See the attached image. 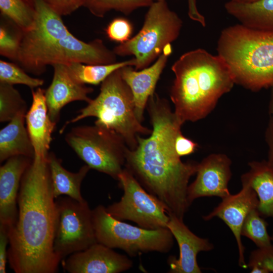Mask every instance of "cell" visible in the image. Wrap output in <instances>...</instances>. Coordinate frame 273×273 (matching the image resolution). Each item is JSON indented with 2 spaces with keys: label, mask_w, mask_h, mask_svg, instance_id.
<instances>
[{
  "label": "cell",
  "mask_w": 273,
  "mask_h": 273,
  "mask_svg": "<svg viewBox=\"0 0 273 273\" xmlns=\"http://www.w3.org/2000/svg\"><path fill=\"white\" fill-rule=\"evenodd\" d=\"M46 90L38 87L32 89V103L25 115V122L35 155L48 157L52 134L56 123L49 115L45 98Z\"/></svg>",
  "instance_id": "19"
},
{
  "label": "cell",
  "mask_w": 273,
  "mask_h": 273,
  "mask_svg": "<svg viewBox=\"0 0 273 273\" xmlns=\"http://www.w3.org/2000/svg\"><path fill=\"white\" fill-rule=\"evenodd\" d=\"M242 182V189L237 194H230L222 199L221 202L208 214L203 216L205 220L217 217L228 226L237 242L239 266L247 268L244 257L245 247L243 244L241 230L247 215L252 209L257 208L258 198L255 191L247 183Z\"/></svg>",
  "instance_id": "13"
},
{
  "label": "cell",
  "mask_w": 273,
  "mask_h": 273,
  "mask_svg": "<svg viewBox=\"0 0 273 273\" xmlns=\"http://www.w3.org/2000/svg\"><path fill=\"white\" fill-rule=\"evenodd\" d=\"M235 2L240 3H245V4H250L256 2L260 0H231Z\"/></svg>",
  "instance_id": "39"
},
{
  "label": "cell",
  "mask_w": 273,
  "mask_h": 273,
  "mask_svg": "<svg viewBox=\"0 0 273 273\" xmlns=\"http://www.w3.org/2000/svg\"><path fill=\"white\" fill-rule=\"evenodd\" d=\"M198 146L197 143L184 136L182 133L179 134L175 140V150L180 157L193 153Z\"/></svg>",
  "instance_id": "34"
},
{
  "label": "cell",
  "mask_w": 273,
  "mask_h": 273,
  "mask_svg": "<svg viewBox=\"0 0 273 273\" xmlns=\"http://www.w3.org/2000/svg\"><path fill=\"white\" fill-rule=\"evenodd\" d=\"M32 160L24 156H13L0 167V225L9 230L16 223L21 180Z\"/></svg>",
  "instance_id": "16"
},
{
  "label": "cell",
  "mask_w": 273,
  "mask_h": 273,
  "mask_svg": "<svg viewBox=\"0 0 273 273\" xmlns=\"http://www.w3.org/2000/svg\"><path fill=\"white\" fill-rule=\"evenodd\" d=\"M136 59H132L106 65L85 64L73 62L66 64L73 78L82 84L97 85L102 83L115 70L126 66H134Z\"/></svg>",
  "instance_id": "24"
},
{
  "label": "cell",
  "mask_w": 273,
  "mask_h": 273,
  "mask_svg": "<svg viewBox=\"0 0 273 273\" xmlns=\"http://www.w3.org/2000/svg\"><path fill=\"white\" fill-rule=\"evenodd\" d=\"M53 248L61 261L97 243L92 210L85 201L67 196L56 199Z\"/></svg>",
  "instance_id": "10"
},
{
  "label": "cell",
  "mask_w": 273,
  "mask_h": 273,
  "mask_svg": "<svg viewBox=\"0 0 273 273\" xmlns=\"http://www.w3.org/2000/svg\"><path fill=\"white\" fill-rule=\"evenodd\" d=\"M0 11L3 18L23 32L29 30L34 25L36 9L33 0H0Z\"/></svg>",
  "instance_id": "25"
},
{
  "label": "cell",
  "mask_w": 273,
  "mask_h": 273,
  "mask_svg": "<svg viewBox=\"0 0 273 273\" xmlns=\"http://www.w3.org/2000/svg\"><path fill=\"white\" fill-rule=\"evenodd\" d=\"M231 159L223 154H212L198 163L197 176L189 185L187 199L190 204L196 199L216 196L223 199L231 193L228 184L232 172Z\"/></svg>",
  "instance_id": "12"
},
{
  "label": "cell",
  "mask_w": 273,
  "mask_h": 273,
  "mask_svg": "<svg viewBox=\"0 0 273 273\" xmlns=\"http://www.w3.org/2000/svg\"><path fill=\"white\" fill-rule=\"evenodd\" d=\"M27 112L25 101L13 85L0 82V121H10L18 113Z\"/></svg>",
  "instance_id": "28"
},
{
  "label": "cell",
  "mask_w": 273,
  "mask_h": 273,
  "mask_svg": "<svg viewBox=\"0 0 273 273\" xmlns=\"http://www.w3.org/2000/svg\"><path fill=\"white\" fill-rule=\"evenodd\" d=\"M270 238H271V241L273 242V232L271 235L270 236Z\"/></svg>",
  "instance_id": "41"
},
{
  "label": "cell",
  "mask_w": 273,
  "mask_h": 273,
  "mask_svg": "<svg viewBox=\"0 0 273 273\" xmlns=\"http://www.w3.org/2000/svg\"><path fill=\"white\" fill-rule=\"evenodd\" d=\"M65 259L62 266L69 273H119L133 264L126 256L98 242Z\"/></svg>",
  "instance_id": "14"
},
{
  "label": "cell",
  "mask_w": 273,
  "mask_h": 273,
  "mask_svg": "<svg viewBox=\"0 0 273 273\" xmlns=\"http://www.w3.org/2000/svg\"><path fill=\"white\" fill-rule=\"evenodd\" d=\"M175 78L170 97L183 124L206 117L235 84L224 61L202 49L183 54L172 65Z\"/></svg>",
  "instance_id": "4"
},
{
  "label": "cell",
  "mask_w": 273,
  "mask_h": 273,
  "mask_svg": "<svg viewBox=\"0 0 273 273\" xmlns=\"http://www.w3.org/2000/svg\"><path fill=\"white\" fill-rule=\"evenodd\" d=\"M265 141L268 148L267 161L273 165V117L270 118L266 128L265 133Z\"/></svg>",
  "instance_id": "36"
},
{
  "label": "cell",
  "mask_w": 273,
  "mask_h": 273,
  "mask_svg": "<svg viewBox=\"0 0 273 273\" xmlns=\"http://www.w3.org/2000/svg\"><path fill=\"white\" fill-rule=\"evenodd\" d=\"M0 82L11 85L24 84L33 89L43 85L44 81L30 76L22 68L15 63L1 60Z\"/></svg>",
  "instance_id": "30"
},
{
  "label": "cell",
  "mask_w": 273,
  "mask_h": 273,
  "mask_svg": "<svg viewBox=\"0 0 273 273\" xmlns=\"http://www.w3.org/2000/svg\"><path fill=\"white\" fill-rule=\"evenodd\" d=\"M48 161L55 198L65 195L79 202L84 201L81 194V184L90 168L86 164L76 172H70L52 152L49 153Z\"/></svg>",
  "instance_id": "23"
},
{
  "label": "cell",
  "mask_w": 273,
  "mask_h": 273,
  "mask_svg": "<svg viewBox=\"0 0 273 273\" xmlns=\"http://www.w3.org/2000/svg\"><path fill=\"white\" fill-rule=\"evenodd\" d=\"M152 0H85L83 7L94 16L103 18L114 10L128 15L138 9L149 7Z\"/></svg>",
  "instance_id": "26"
},
{
  "label": "cell",
  "mask_w": 273,
  "mask_h": 273,
  "mask_svg": "<svg viewBox=\"0 0 273 273\" xmlns=\"http://www.w3.org/2000/svg\"><path fill=\"white\" fill-rule=\"evenodd\" d=\"M188 15L190 18L200 23L203 27H205L206 25L205 18L199 12L196 6V0H188Z\"/></svg>",
  "instance_id": "37"
},
{
  "label": "cell",
  "mask_w": 273,
  "mask_h": 273,
  "mask_svg": "<svg viewBox=\"0 0 273 273\" xmlns=\"http://www.w3.org/2000/svg\"><path fill=\"white\" fill-rule=\"evenodd\" d=\"M121 68L114 71L102 82L98 96L81 109L75 117L67 121L61 132L70 123L95 117L97 118L95 123L118 133L130 150L137 147L138 135L151 133L152 129L143 125L137 118L133 95L122 77Z\"/></svg>",
  "instance_id": "6"
},
{
  "label": "cell",
  "mask_w": 273,
  "mask_h": 273,
  "mask_svg": "<svg viewBox=\"0 0 273 273\" xmlns=\"http://www.w3.org/2000/svg\"><path fill=\"white\" fill-rule=\"evenodd\" d=\"M153 2L166 1V0H152Z\"/></svg>",
  "instance_id": "40"
},
{
  "label": "cell",
  "mask_w": 273,
  "mask_h": 273,
  "mask_svg": "<svg viewBox=\"0 0 273 273\" xmlns=\"http://www.w3.org/2000/svg\"><path fill=\"white\" fill-rule=\"evenodd\" d=\"M133 31L131 22L123 17L115 18L107 26L105 32L112 41L123 43L130 38Z\"/></svg>",
  "instance_id": "32"
},
{
  "label": "cell",
  "mask_w": 273,
  "mask_h": 273,
  "mask_svg": "<svg viewBox=\"0 0 273 273\" xmlns=\"http://www.w3.org/2000/svg\"><path fill=\"white\" fill-rule=\"evenodd\" d=\"M9 243V229L0 225V272H6L8 260L7 245Z\"/></svg>",
  "instance_id": "35"
},
{
  "label": "cell",
  "mask_w": 273,
  "mask_h": 273,
  "mask_svg": "<svg viewBox=\"0 0 273 273\" xmlns=\"http://www.w3.org/2000/svg\"><path fill=\"white\" fill-rule=\"evenodd\" d=\"M65 141L90 169L117 179L125 166L128 147L123 138L103 125L73 127Z\"/></svg>",
  "instance_id": "9"
},
{
  "label": "cell",
  "mask_w": 273,
  "mask_h": 273,
  "mask_svg": "<svg viewBox=\"0 0 273 273\" xmlns=\"http://www.w3.org/2000/svg\"><path fill=\"white\" fill-rule=\"evenodd\" d=\"M267 223L261 216L257 208L252 209L247 215L243 223L241 234L250 239L258 248L271 244L267 230Z\"/></svg>",
  "instance_id": "27"
},
{
  "label": "cell",
  "mask_w": 273,
  "mask_h": 273,
  "mask_svg": "<svg viewBox=\"0 0 273 273\" xmlns=\"http://www.w3.org/2000/svg\"><path fill=\"white\" fill-rule=\"evenodd\" d=\"M183 21L166 1L154 2L149 7L139 32L127 41L115 47L117 56H133L135 69L145 68L157 59L164 48L178 37Z\"/></svg>",
  "instance_id": "7"
},
{
  "label": "cell",
  "mask_w": 273,
  "mask_h": 273,
  "mask_svg": "<svg viewBox=\"0 0 273 273\" xmlns=\"http://www.w3.org/2000/svg\"><path fill=\"white\" fill-rule=\"evenodd\" d=\"M52 66L54 68L53 78L45 92V98L49 115L51 120L57 124L63 107L76 101L88 103L92 99L88 95L94 89L74 80L66 64H56Z\"/></svg>",
  "instance_id": "18"
},
{
  "label": "cell",
  "mask_w": 273,
  "mask_h": 273,
  "mask_svg": "<svg viewBox=\"0 0 273 273\" xmlns=\"http://www.w3.org/2000/svg\"><path fill=\"white\" fill-rule=\"evenodd\" d=\"M146 108L152 132L148 138L138 135L136 148H128L124 167L166 206L169 214L183 219L190 206L189 181L196 173L198 163L184 162L176 153L175 140L183 124L168 101L155 93Z\"/></svg>",
  "instance_id": "1"
},
{
  "label": "cell",
  "mask_w": 273,
  "mask_h": 273,
  "mask_svg": "<svg viewBox=\"0 0 273 273\" xmlns=\"http://www.w3.org/2000/svg\"><path fill=\"white\" fill-rule=\"evenodd\" d=\"M36 17L32 28L23 32L16 62L25 71L39 75L48 65L79 62L106 65L117 62V55L103 40L88 42L74 36L62 17L42 0H33Z\"/></svg>",
  "instance_id": "3"
},
{
  "label": "cell",
  "mask_w": 273,
  "mask_h": 273,
  "mask_svg": "<svg viewBox=\"0 0 273 273\" xmlns=\"http://www.w3.org/2000/svg\"><path fill=\"white\" fill-rule=\"evenodd\" d=\"M167 228L177 241L179 249V257L170 256L168 260L171 273H201L197 256L201 251H209L214 248L209 240L194 234L184 223L183 219L169 214Z\"/></svg>",
  "instance_id": "15"
},
{
  "label": "cell",
  "mask_w": 273,
  "mask_h": 273,
  "mask_svg": "<svg viewBox=\"0 0 273 273\" xmlns=\"http://www.w3.org/2000/svg\"><path fill=\"white\" fill-rule=\"evenodd\" d=\"M171 53V45L168 44L151 66L140 71L134 69L132 66L121 68L122 77L132 92L135 114L141 122L144 120V113L148 100L155 93L157 83Z\"/></svg>",
  "instance_id": "17"
},
{
  "label": "cell",
  "mask_w": 273,
  "mask_h": 273,
  "mask_svg": "<svg viewBox=\"0 0 273 273\" xmlns=\"http://www.w3.org/2000/svg\"><path fill=\"white\" fill-rule=\"evenodd\" d=\"M249 170L241 176V181L255 191L258 198L257 210L262 217L273 219V165L267 160L249 163Z\"/></svg>",
  "instance_id": "20"
},
{
  "label": "cell",
  "mask_w": 273,
  "mask_h": 273,
  "mask_svg": "<svg viewBox=\"0 0 273 273\" xmlns=\"http://www.w3.org/2000/svg\"><path fill=\"white\" fill-rule=\"evenodd\" d=\"M226 12L241 24L252 28L273 32V0H260L245 4L230 0Z\"/></svg>",
  "instance_id": "22"
},
{
  "label": "cell",
  "mask_w": 273,
  "mask_h": 273,
  "mask_svg": "<svg viewBox=\"0 0 273 273\" xmlns=\"http://www.w3.org/2000/svg\"><path fill=\"white\" fill-rule=\"evenodd\" d=\"M48 157L35 155L20 183L16 224L9 230L8 260L16 273H55L56 202Z\"/></svg>",
  "instance_id": "2"
},
{
  "label": "cell",
  "mask_w": 273,
  "mask_h": 273,
  "mask_svg": "<svg viewBox=\"0 0 273 273\" xmlns=\"http://www.w3.org/2000/svg\"><path fill=\"white\" fill-rule=\"evenodd\" d=\"M251 273L273 272V245L252 251L247 263Z\"/></svg>",
  "instance_id": "31"
},
{
  "label": "cell",
  "mask_w": 273,
  "mask_h": 273,
  "mask_svg": "<svg viewBox=\"0 0 273 273\" xmlns=\"http://www.w3.org/2000/svg\"><path fill=\"white\" fill-rule=\"evenodd\" d=\"M98 243L123 250L130 256L142 253H167L173 245V236L167 228L149 230L133 226L111 215L103 205L92 210Z\"/></svg>",
  "instance_id": "8"
},
{
  "label": "cell",
  "mask_w": 273,
  "mask_h": 273,
  "mask_svg": "<svg viewBox=\"0 0 273 273\" xmlns=\"http://www.w3.org/2000/svg\"><path fill=\"white\" fill-rule=\"evenodd\" d=\"M217 51L235 84L254 92L273 86V32L230 26L221 31Z\"/></svg>",
  "instance_id": "5"
},
{
  "label": "cell",
  "mask_w": 273,
  "mask_h": 273,
  "mask_svg": "<svg viewBox=\"0 0 273 273\" xmlns=\"http://www.w3.org/2000/svg\"><path fill=\"white\" fill-rule=\"evenodd\" d=\"M268 112L270 116L273 117V86L271 87L270 100L268 105Z\"/></svg>",
  "instance_id": "38"
},
{
  "label": "cell",
  "mask_w": 273,
  "mask_h": 273,
  "mask_svg": "<svg viewBox=\"0 0 273 273\" xmlns=\"http://www.w3.org/2000/svg\"><path fill=\"white\" fill-rule=\"evenodd\" d=\"M4 19L0 26V54L16 62L23 31L11 21Z\"/></svg>",
  "instance_id": "29"
},
{
  "label": "cell",
  "mask_w": 273,
  "mask_h": 273,
  "mask_svg": "<svg viewBox=\"0 0 273 273\" xmlns=\"http://www.w3.org/2000/svg\"><path fill=\"white\" fill-rule=\"evenodd\" d=\"M117 180L123 195L119 201L106 207L111 215L120 220L132 221L146 229L167 228L169 212L159 199L147 191L125 167Z\"/></svg>",
  "instance_id": "11"
},
{
  "label": "cell",
  "mask_w": 273,
  "mask_h": 273,
  "mask_svg": "<svg viewBox=\"0 0 273 273\" xmlns=\"http://www.w3.org/2000/svg\"><path fill=\"white\" fill-rule=\"evenodd\" d=\"M51 9L61 16L71 14L81 7L85 0H42Z\"/></svg>",
  "instance_id": "33"
},
{
  "label": "cell",
  "mask_w": 273,
  "mask_h": 273,
  "mask_svg": "<svg viewBox=\"0 0 273 273\" xmlns=\"http://www.w3.org/2000/svg\"><path fill=\"white\" fill-rule=\"evenodd\" d=\"M26 112L18 113L0 131V162L16 156L33 159L35 151L25 126Z\"/></svg>",
  "instance_id": "21"
}]
</instances>
